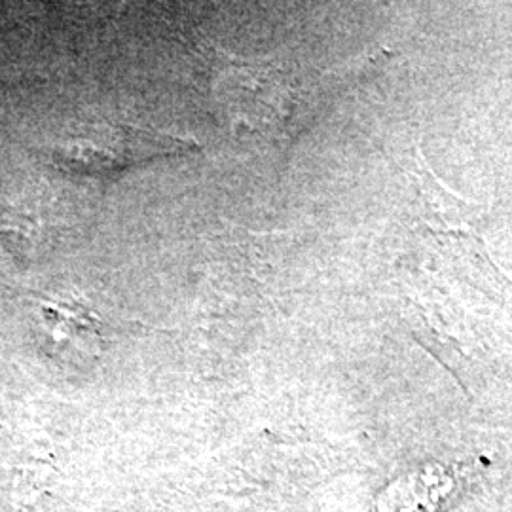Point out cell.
<instances>
[{
  "label": "cell",
  "mask_w": 512,
  "mask_h": 512,
  "mask_svg": "<svg viewBox=\"0 0 512 512\" xmlns=\"http://www.w3.org/2000/svg\"><path fill=\"white\" fill-rule=\"evenodd\" d=\"M192 148V143L167 133L114 124L97 126L78 139L57 143L48 150V158L59 171L73 177L112 183L131 167Z\"/></svg>",
  "instance_id": "obj_1"
}]
</instances>
